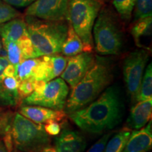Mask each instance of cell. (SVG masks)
<instances>
[{"instance_id":"1","label":"cell","mask_w":152,"mask_h":152,"mask_svg":"<svg viewBox=\"0 0 152 152\" xmlns=\"http://www.w3.org/2000/svg\"><path fill=\"white\" fill-rule=\"evenodd\" d=\"M122 116V102L114 86L107 87L99 97L87 106L69 114L70 118L82 130L96 134L115 128Z\"/></svg>"},{"instance_id":"2","label":"cell","mask_w":152,"mask_h":152,"mask_svg":"<svg viewBox=\"0 0 152 152\" xmlns=\"http://www.w3.org/2000/svg\"><path fill=\"white\" fill-rule=\"evenodd\" d=\"M113 79L110 61L96 56L94 64L77 85L71 89L66 100L64 112L71 114L92 103Z\"/></svg>"},{"instance_id":"3","label":"cell","mask_w":152,"mask_h":152,"mask_svg":"<svg viewBox=\"0 0 152 152\" xmlns=\"http://www.w3.org/2000/svg\"><path fill=\"white\" fill-rule=\"evenodd\" d=\"M25 21L37 58L61 52L68 28L65 20L50 21L26 16Z\"/></svg>"},{"instance_id":"4","label":"cell","mask_w":152,"mask_h":152,"mask_svg":"<svg viewBox=\"0 0 152 152\" xmlns=\"http://www.w3.org/2000/svg\"><path fill=\"white\" fill-rule=\"evenodd\" d=\"M104 5V0H68L66 20L80 37L84 52L94 49L93 26Z\"/></svg>"},{"instance_id":"5","label":"cell","mask_w":152,"mask_h":152,"mask_svg":"<svg viewBox=\"0 0 152 152\" xmlns=\"http://www.w3.org/2000/svg\"><path fill=\"white\" fill-rule=\"evenodd\" d=\"M10 133L14 148L21 152H39L50 145V137L44 125L16 113L11 123Z\"/></svg>"},{"instance_id":"6","label":"cell","mask_w":152,"mask_h":152,"mask_svg":"<svg viewBox=\"0 0 152 152\" xmlns=\"http://www.w3.org/2000/svg\"><path fill=\"white\" fill-rule=\"evenodd\" d=\"M93 35L96 52L101 55H115L123 46V34L118 20L111 10L103 7L99 13Z\"/></svg>"},{"instance_id":"7","label":"cell","mask_w":152,"mask_h":152,"mask_svg":"<svg viewBox=\"0 0 152 152\" xmlns=\"http://www.w3.org/2000/svg\"><path fill=\"white\" fill-rule=\"evenodd\" d=\"M69 87L61 77L47 82L40 92H34L25 98V105L39 106L56 111H61L65 107Z\"/></svg>"},{"instance_id":"8","label":"cell","mask_w":152,"mask_h":152,"mask_svg":"<svg viewBox=\"0 0 152 152\" xmlns=\"http://www.w3.org/2000/svg\"><path fill=\"white\" fill-rule=\"evenodd\" d=\"M149 53L145 49L131 52L124 60L123 73L127 92L133 102H136Z\"/></svg>"},{"instance_id":"9","label":"cell","mask_w":152,"mask_h":152,"mask_svg":"<svg viewBox=\"0 0 152 152\" xmlns=\"http://www.w3.org/2000/svg\"><path fill=\"white\" fill-rule=\"evenodd\" d=\"M68 0H36L28 6L26 16L50 21H64L67 16Z\"/></svg>"},{"instance_id":"10","label":"cell","mask_w":152,"mask_h":152,"mask_svg":"<svg viewBox=\"0 0 152 152\" xmlns=\"http://www.w3.org/2000/svg\"><path fill=\"white\" fill-rule=\"evenodd\" d=\"M95 59L96 56L92 52H82L68 57L65 69L60 75L61 78L73 89L90 69Z\"/></svg>"},{"instance_id":"11","label":"cell","mask_w":152,"mask_h":152,"mask_svg":"<svg viewBox=\"0 0 152 152\" xmlns=\"http://www.w3.org/2000/svg\"><path fill=\"white\" fill-rule=\"evenodd\" d=\"M23 116L38 124L47 123L51 121L60 122L65 118L66 113L64 110L56 111L39 106L23 105L19 109Z\"/></svg>"},{"instance_id":"12","label":"cell","mask_w":152,"mask_h":152,"mask_svg":"<svg viewBox=\"0 0 152 152\" xmlns=\"http://www.w3.org/2000/svg\"><path fill=\"white\" fill-rule=\"evenodd\" d=\"M87 142L78 132L64 129L55 139L54 148L57 152H83Z\"/></svg>"},{"instance_id":"13","label":"cell","mask_w":152,"mask_h":152,"mask_svg":"<svg viewBox=\"0 0 152 152\" xmlns=\"http://www.w3.org/2000/svg\"><path fill=\"white\" fill-rule=\"evenodd\" d=\"M152 147V124L131 132L123 152H148Z\"/></svg>"},{"instance_id":"14","label":"cell","mask_w":152,"mask_h":152,"mask_svg":"<svg viewBox=\"0 0 152 152\" xmlns=\"http://www.w3.org/2000/svg\"><path fill=\"white\" fill-rule=\"evenodd\" d=\"M152 99L137 102L130 110L126 121L129 130H140L145 126L151 120Z\"/></svg>"},{"instance_id":"15","label":"cell","mask_w":152,"mask_h":152,"mask_svg":"<svg viewBox=\"0 0 152 152\" xmlns=\"http://www.w3.org/2000/svg\"><path fill=\"white\" fill-rule=\"evenodd\" d=\"M18 80L15 76L4 75L0 77V105L13 106L18 104Z\"/></svg>"},{"instance_id":"16","label":"cell","mask_w":152,"mask_h":152,"mask_svg":"<svg viewBox=\"0 0 152 152\" xmlns=\"http://www.w3.org/2000/svg\"><path fill=\"white\" fill-rule=\"evenodd\" d=\"M28 35L25 19L17 17L0 25V37L1 39L18 42Z\"/></svg>"},{"instance_id":"17","label":"cell","mask_w":152,"mask_h":152,"mask_svg":"<svg viewBox=\"0 0 152 152\" xmlns=\"http://www.w3.org/2000/svg\"><path fill=\"white\" fill-rule=\"evenodd\" d=\"M43 59L45 64V82L52 80L61 75L65 69L68 57L61 56L59 54L44 56Z\"/></svg>"},{"instance_id":"18","label":"cell","mask_w":152,"mask_h":152,"mask_svg":"<svg viewBox=\"0 0 152 152\" xmlns=\"http://www.w3.org/2000/svg\"><path fill=\"white\" fill-rule=\"evenodd\" d=\"M84 52V45L80 37L68 23V33L62 47L61 52L67 57H71Z\"/></svg>"},{"instance_id":"19","label":"cell","mask_w":152,"mask_h":152,"mask_svg":"<svg viewBox=\"0 0 152 152\" xmlns=\"http://www.w3.org/2000/svg\"><path fill=\"white\" fill-rule=\"evenodd\" d=\"M152 30V17L137 20L131 27L130 33L134 38L136 45L140 47L142 46V40L149 38L151 35Z\"/></svg>"},{"instance_id":"20","label":"cell","mask_w":152,"mask_h":152,"mask_svg":"<svg viewBox=\"0 0 152 152\" xmlns=\"http://www.w3.org/2000/svg\"><path fill=\"white\" fill-rule=\"evenodd\" d=\"M131 134L130 130L124 129L108 141L104 152H123Z\"/></svg>"},{"instance_id":"21","label":"cell","mask_w":152,"mask_h":152,"mask_svg":"<svg viewBox=\"0 0 152 152\" xmlns=\"http://www.w3.org/2000/svg\"><path fill=\"white\" fill-rule=\"evenodd\" d=\"M152 99V67L151 63L148 65L142 77L136 102Z\"/></svg>"},{"instance_id":"22","label":"cell","mask_w":152,"mask_h":152,"mask_svg":"<svg viewBox=\"0 0 152 152\" xmlns=\"http://www.w3.org/2000/svg\"><path fill=\"white\" fill-rule=\"evenodd\" d=\"M1 45H3L4 49L7 54V58L9 63L16 68L23 61L21 50L18 44L15 42L1 39Z\"/></svg>"},{"instance_id":"23","label":"cell","mask_w":152,"mask_h":152,"mask_svg":"<svg viewBox=\"0 0 152 152\" xmlns=\"http://www.w3.org/2000/svg\"><path fill=\"white\" fill-rule=\"evenodd\" d=\"M39 61L40 57L23 61L16 67V77L18 81L32 78L35 68Z\"/></svg>"},{"instance_id":"24","label":"cell","mask_w":152,"mask_h":152,"mask_svg":"<svg viewBox=\"0 0 152 152\" xmlns=\"http://www.w3.org/2000/svg\"><path fill=\"white\" fill-rule=\"evenodd\" d=\"M136 0H113V4L121 18L128 21L132 17Z\"/></svg>"},{"instance_id":"25","label":"cell","mask_w":152,"mask_h":152,"mask_svg":"<svg viewBox=\"0 0 152 152\" xmlns=\"http://www.w3.org/2000/svg\"><path fill=\"white\" fill-rule=\"evenodd\" d=\"M134 9L136 20L151 16L152 0H136Z\"/></svg>"},{"instance_id":"26","label":"cell","mask_w":152,"mask_h":152,"mask_svg":"<svg viewBox=\"0 0 152 152\" xmlns=\"http://www.w3.org/2000/svg\"><path fill=\"white\" fill-rule=\"evenodd\" d=\"M17 43L18 44L20 50H21L23 60L24 61L29 59V58H37L35 48H34L32 41L30 40L29 36H28V34L21 38Z\"/></svg>"},{"instance_id":"27","label":"cell","mask_w":152,"mask_h":152,"mask_svg":"<svg viewBox=\"0 0 152 152\" xmlns=\"http://www.w3.org/2000/svg\"><path fill=\"white\" fill-rule=\"evenodd\" d=\"M14 116L11 111L0 107V137H3L11 130Z\"/></svg>"},{"instance_id":"28","label":"cell","mask_w":152,"mask_h":152,"mask_svg":"<svg viewBox=\"0 0 152 152\" xmlns=\"http://www.w3.org/2000/svg\"><path fill=\"white\" fill-rule=\"evenodd\" d=\"M20 16L14 7L4 2L0 4V25Z\"/></svg>"},{"instance_id":"29","label":"cell","mask_w":152,"mask_h":152,"mask_svg":"<svg viewBox=\"0 0 152 152\" xmlns=\"http://www.w3.org/2000/svg\"><path fill=\"white\" fill-rule=\"evenodd\" d=\"M35 81L32 78L19 81L18 92L20 99H24L34 92Z\"/></svg>"},{"instance_id":"30","label":"cell","mask_w":152,"mask_h":152,"mask_svg":"<svg viewBox=\"0 0 152 152\" xmlns=\"http://www.w3.org/2000/svg\"><path fill=\"white\" fill-rule=\"evenodd\" d=\"M112 133L113 132H109L102 136L96 143H94L87 150V152H104L106 144L109 141V138L111 137Z\"/></svg>"},{"instance_id":"31","label":"cell","mask_w":152,"mask_h":152,"mask_svg":"<svg viewBox=\"0 0 152 152\" xmlns=\"http://www.w3.org/2000/svg\"><path fill=\"white\" fill-rule=\"evenodd\" d=\"M45 132L49 134V136H57L61 133V125L57 121H51L46 123L44 125Z\"/></svg>"},{"instance_id":"32","label":"cell","mask_w":152,"mask_h":152,"mask_svg":"<svg viewBox=\"0 0 152 152\" xmlns=\"http://www.w3.org/2000/svg\"><path fill=\"white\" fill-rule=\"evenodd\" d=\"M1 1L13 7L23 8L26 7H28L36 0H1Z\"/></svg>"},{"instance_id":"33","label":"cell","mask_w":152,"mask_h":152,"mask_svg":"<svg viewBox=\"0 0 152 152\" xmlns=\"http://www.w3.org/2000/svg\"><path fill=\"white\" fill-rule=\"evenodd\" d=\"M39 152H57L56 149H55L54 147H52V146L48 145L47 147H45V148H43L41 151H39Z\"/></svg>"},{"instance_id":"34","label":"cell","mask_w":152,"mask_h":152,"mask_svg":"<svg viewBox=\"0 0 152 152\" xmlns=\"http://www.w3.org/2000/svg\"><path fill=\"white\" fill-rule=\"evenodd\" d=\"M0 152H9L2 139L0 140Z\"/></svg>"},{"instance_id":"35","label":"cell","mask_w":152,"mask_h":152,"mask_svg":"<svg viewBox=\"0 0 152 152\" xmlns=\"http://www.w3.org/2000/svg\"><path fill=\"white\" fill-rule=\"evenodd\" d=\"M1 47H2V45H1V39H0V52H1Z\"/></svg>"},{"instance_id":"36","label":"cell","mask_w":152,"mask_h":152,"mask_svg":"<svg viewBox=\"0 0 152 152\" xmlns=\"http://www.w3.org/2000/svg\"><path fill=\"white\" fill-rule=\"evenodd\" d=\"M1 3H3V1H1V0H0V4H1Z\"/></svg>"},{"instance_id":"37","label":"cell","mask_w":152,"mask_h":152,"mask_svg":"<svg viewBox=\"0 0 152 152\" xmlns=\"http://www.w3.org/2000/svg\"><path fill=\"white\" fill-rule=\"evenodd\" d=\"M12 152H21V151H12Z\"/></svg>"}]
</instances>
